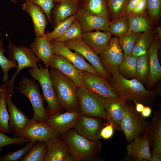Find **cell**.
<instances>
[{
	"instance_id": "cell-46",
	"label": "cell",
	"mask_w": 161,
	"mask_h": 161,
	"mask_svg": "<svg viewBox=\"0 0 161 161\" xmlns=\"http://www.w3.org/2000/svg\"><path fill=\"white\" fill-rule=\"evenodd\" d=\"M146 0H141L132 10L130 15H142L146 12Z\"/></svg>"
},
{
	"instance_id": "cell-41",
	"label": "cell",
	"mask_w": 161,
	"mask_h": 161,
	"mask_svg": "<svg viewBox=\"0 0 161 161\" xmlns=\"http://www.w3.org/2000/svg\"><path fill=\"white\" fill-rule=\"evenodd\" d=\"M30 141L29 139L18 136L12 138L4 133H0V152H2L4 146L11 145H21Z\"/></svg>"
},
{
	"instance_id": "cell-19",
	"label": "cell",
	"mask_w": 161,
	"mask_h": 161,
	"mask_svg": "<svg viewBox=\"0 0 161 161\" xmlns=\"http://www.w3.org/2000/svg\"><path fill=\"white\" fill-rule=\"evenodd\" d=\"M12 94L7 89H5V100L8 106L10 116L9 128L14 137H16L19 131L25 126L29 119L13 104L11 100Z\"/></svg>"
},
{
	"instance_id": "cell-23",
	"label": "cell",
	"mask_w": 161,
	"mask_h": 161,
	"mask_svg": "<svg viewBox=\"0 0 161 161\" xmlns=\"http://www.w3.org/2000/svg\"><path fill=\"white\" fill-rule=\"evenodd\" d=\"M126 101H119L110 98L105 99L106 120L108 123H112L114 127L119 131H121V123L125 113Z\"/></svg>"
},
{
	"instance_id": "cell-25",
	"label": "cell",
	"mask_w": 161,
	"mask_h": 161,
	"mask_svg": "<svg viewBox=\"0 0 161 161\" xmlns=\"http://www.w3.org/2000/svg\"><path fill=\"white\" fill-rule=\"evenodd\" d=\"M30 47L34 54L43 61L45 68L48 69L54 54L51 41L45 35L36 37Z\"/></svg>"
},
{
	"instance_id": "cell-10",
	"label": "cell",
	"mask_w": 161,
	"mask_h": 161,
	"mask_svg": "<svg viewBox=\"0 0 161 161\" xmlns=\"http://www.w3.org/2000/svg\"><path fill=\"white\" fill-rule=\"evenodd\" d=\"M59 136L47 124L45 120L38 121L33 117L29 119L17 135L34 143L39 141L45 142Z\"/></svg>"
},
{
	"instance_id": "cell-54",
	"label": "cell",
	"mask_w": 161,
	"mask_h": 161,
	"mask_svg": "<svg viewBox=\"0 0 161 161\" xmlns=\"http://www.w3.org/2000/svg\"><path fill=\"white\" fill-rule=\"evenodd\" d=\"M10 2L12 3L16 4L17 3V0H9Z\"/></svg>"
},
{
	"instance_id": "cell-6",
	"label": "cell",
	"mask_w": 161,
	"mask_h": 161,
	"mask_svg": "<svg viewBox=\"0 0 161 161\" xmlns=\"http://www.w3.org/2000/svg\"><path fill=\"white\" fill-rule=\"evenodd\" d=\"M7 46L10 60L18 63L17 70L11 78L6 82L7 89L12 94L14 89V82L17 75L21 70L28 67L33 68L38 67L37 63L40 61L33 53L31 49L24 46L18 47L14 44L9 38Z\"/></svg>"
},
{
	"instance_id": "cell-53",
	"label": "cell",
	"mask_w": 161,
	"mask_h": 161,
	"mask_svg": "<svg viewBox=\"0 0 161 161\" xmlns=\"http://www.w3.org/2000/svg\"><path fill=\"white\" fill-rule=\"evenodd\" d=\"M63 0H53V2L54 4H56L59 3Z\"/></svg>"
},
{
	"instance_id": "cell-34",
	"label": "cell",
	"mask_w": 161,
	"mask_h": 161,
	"mask_svg": "<svg viewBox=\"0 0 161 161\" xmlns=\"http://www.w3.org/2000/svg\"><path fill=\"white\" fill-rule=\"evenodd\" d=\"M47 150L45 142L37 141L21 161H44Z\"/></svg>"
},
{
	"instance_id": "cell-24",
	"label": "cell",
	"mask_w": 161,
	"mask_h": 161,
	"mask_svg": "<svg viewBox=\"0 0 161 161\" xmlns=\"http://www.w3.org/2000/svg\"><path fill=\"white\" fill-rule=\"evenodd\" d=\"M78 10L76 0H63L55 4L50 13L53 27L75 14Z\"/></svg>"
},
{
	"instance_id": "cell-26",
	"label": "cell",
	"mask_w": 161,
	"mask_h": 161,
	"mask_svg": "<svg viewBox=\"0 0 161 161\" xmlns=\"http://www.w3.org/2000/svg\"><path fill=\"white\" fill-rule=\"evenodd\" d=\"M81 25L83 32L92 31L94 30L109 31L108 21L103 17L86 14L78 10L75 14Z\"/></svg>"
},
{
	"instance_id": "cell-12",
	"label": "cell",
	"mask_w": 161,
	"mask_h": 161,
	"mask_svg": "<svg viewBox=\"0 0 161 161\" xmlns=\"http://www.w3.org/2000/svg\"><path fill=\"white\" fill-rule=\"evenodd\" d=\"M70 49L81 54L95 68L98 74L107 79L112 76L102 65L99 56L86 44L82 38L69 40L64 43Z\"/></svg>"
},
{
	"instance_id": "cell-43",
	"label": "cell",
	"mask_w": 161,
	"mask_h": 161,
	"mask_svg": "<svg viewBox=\"0 0 161 161\" xmlns=\"http://www.w3.org/2000/svg\"><path fill=\"white\" fill-rule=\"evenodd\" d=\"M0 52V66L3 73V81L7 82L9 80L8 72L9 70L12 68H17V63L15 61L8 59Z\"/></svg>"
},
{
	"instance_id": "cell-8",
	"label": "cell",
	"mask_w": 161,
	"mask_h": 161,
	"mask_svg": "<svg viewBox=\"0 0 161 161\" xmlns=\"http://www.w3.org/2000/svg\"><path fill=\"white\" fill-rule=\"evenodd\" d=\"M18 89L30 102L33 111L32 117L38 121L45 120L48 113L44 107V97L38 83L34 79L23 77L19 83Z\"/></svg>"
},
{
	"instance_id": "cell-45",
	"label": "cell",
	"mask_w": 161,
	"mask_h": 161,
	"mask_svg": "<svg viewBox=\"0 0 161 161\" xmlns=\"http://www.w3.org/2000/svg\"><path fill=\"white\" fill-rule=\"evenodd\" d=\"M106 125L102 129L100 132V136L101 138L104 139H108L110 138L114 133V126L112 123L108 124H104Z\"/></svg>"
},
{
	"instance_id": "cell-50",
	"label": "cell",
	"mask_w": 161,
	"mask_h": 161,
	"mask_svg": "<svg viewBox=\"0 0 161 161\" xmlns=\"http://www.w3.org/2000/svg\"><path fill=\"white\" fill-rule=\"evenodd\" d=\"M134 103L135 105V108L137 112L138 113H141L145 106L141 103L135 102Z\"/></svg>"
},
{
	"instance_id": "cell-42",
	"label": "cell",
	"mask_w": 161,
	"mask_h": 161,
	"mask_svg": "<svg viewBox=\"0 0 161 161\" xmlns=\"http://www.w3.org/2000/svg\"><path fill=\"white\" fill-rule=\"evenodd\" d=\"M147 8L149 16L154 22L159 18L161 13V0H146Z\"/></svg>"
},
{
	"instance_id": "cell-1",
	"label": "cell",
	"mask_w": 161,
	"mask_h": 161,
	"mask_svg": "<svg viewBox=\"0 0 161 161\" xmlns=\"http://www.w3.org/2000/svg\"><path fill=\"white\" fill-rule=\"evenodd\" d=\"M108 80L126 100L141 103L151 107L155 105L157 95L154 90L146 89L144 84L136 79H127L117 73Z\"/></svg>"
},
{
	"instance_id": "cell-44",
	"label": "cell",
	"mask_w": 161,
	"mask_h": 161,
	"mask_svg": "<svg viewBox=\"0 0 161 161\" xmlns=\"http://www.w3.org/2000/svg\"><path fill=\"white\" fill-rule=\"evenodd\" d=\"M30 2L41 7L45 12L48 22L52 25L50 17L51 12L54 5L53 0H19Z\"/></svg>"
},
{
	"instance_id": "cell-5",
	"label": "cell",
	"mask_w": 161,
	"mask_h": 161,
	"mask_svg": "<svg viewBox=\"0 0 161 161\" xmlns=\"http://www.w3.org/2000/svg\"><path fill=\"white\" fill-rule=\"evenodd\" d=\"M77 95L81 115L106 120L105 99L93 93L83 83L78 87Z\"/></svg>"
},
{
	"instance_id": "cell-38",
	"label": "cell",
	"mask_w": 161,
	"mask_h": 161,
	"mask_svg": "<svg viewBox=\"0 0 161 161\" xmlns=\"http://www.w3.org/2000/svg\"><path fill=\"white\" fill-rule=\"evenodd\" d=\"M129 31V26L126 16L121 17L113 21H110L109 32L117 37L123 35Z\"/></svg>"
},
{
	"instance_id": "cell-33",
	"label": "cell",
	"mask_w": 161,
	"mask_h": 161,
	"mask_svg": "<svg viewBox=\"0 0 161 161\" xmlns=\"http://www.w3.org/2000/svg\"><path fill=\"white\" fill-rule=\"evenodd\" d=\"M149 73V59L147 51L145 53L137 57L135 79L143 84H146Z\"/></svg>"
},
{
	"instance_id": "cell-18",
	"label": "cell",
	"mask_w": 161,
	"mask_h": 161,
	"mask_svg": "<svg viewBox=\"0 0 161 161\" xmlns=\"http://www.w3.org/2000/svg\"><path fill=\"white\" fill-rule=\"evenodd\" d=\"M49 67L60 71L72 80L78 87L83 83L82 71L61 55L54 53Z\"/></svg>"
},
{
	"instance_id": "cell-35",
	"label": "cell",
	"mask_w": 161,
	"mask_h": 161,
	"mask_svg": "<svg viewBox=\"0 0 161 161\" xmlns=\"http://www.w3.org/2000/svg\"><path fill=\"white\" fill-rule=\"evenodd\" d=\"M129 0H107V5L109 18L111 21L124 16Z\"/></svg>"
},
{
	"instance_id": "cell-48",
	"label": "cell",
	"mask_w": 161,
	"mask_h": 161,
	"mask_svg": "<svg viewBox=\"0 0 161 161\" xmlns=\"http://www.w3.org/2000/svg\"><path fill=\"white\" fill-rule=\"evenodd\" d=\"M151 113V109L150 107L145 106L141 112V115L144 118L148 117Z\"/></svg>"
},
{
	"instance_id": "cell-36",
	"label": "cell",
	"mask_w": 161,
	"mask_h": 161,
	"mask_svg": "<svg viewBox=\"0 0 161 161\" xmlns=\"http://www.w3.org/2000/svg\"><path fill=\"white\" fill-rule=\"evenodd\" d=\"M142 33L129 31L118 37L119 42L123 52V57L131 55L135 43Z\"/></svg>"
},
{
	"instance_id": "cell-30",
	"label": "cell",
	"mask_w": 161,
	"mask_h": 161,
	"mask_svg": "<svg viewBox=\"0 0 161 161\" xmlns=\"http://www.w3.org/2000/svg\"><path fill=\"white\" fill-rule=\"evenodd\" d=\"M127 17L129 31L142 33L153 27L154 22L146 12L142 15H130Z\"/></svg>"
},
{
	"instance_id": "cell-32",
	"label": "cell",
	"mask_w": 161,
	"mask_h": 161,
	"mask_svg": "<svg viewBox=\"0 0 161 161\" xmlns=\"http://www.w3.org/2000/svg\"><path fill=\"white\" fill-rule=\"evenodd\" d=\"M6 83L1 86L0 96V133H10L9 126L10 116L6 106L5 98Z\"/></svg>"
},
{
	"instance_id": "cell-31",
	"label": "cell",
	"mask_w": 161,
	"mask_h": 161,
	"mask_svg": "<svg viewBox=\"0 0 161 161\" xmlns=\"http://www.w3.org/2000/svg\"><path fill=\"white\" fill-rule=\"evenodd\" d=\"M137 57L131 55L123 57L119 67V74L127 79H135Z\"/></svg>"
},
{
	"instance_id": "cell-37",
	"label": "cell",
	"mask_w": 161,
	"mask_h": 161,
	"mask_svg": "<svg viewBox=\"0 0 161 161\" xmlns=\"http://www.w3.org/2000/svg\"><path fill=\"white\" fill-rule=\"evenodd\" d=\"M77 16L75 14L60 22L51 32H47L45 36L50 41L56 39L63 36Z\"/></svg>"
},
{
	"instance_id": "cell-28",
	"label": "cell",
	"mask_w": 161,
	"mask_h": 161,
	"mask_svg": "<svg viewBox=\"0 0 161 161\" xmlns=\"http://www.w3.org/2000/svg\"><path fill=\"white\" fill-rule=\"evenodd\" d=\"M78 10L92 15L101 16L110 21L107 0H76Z\"/></svg>"
},
{
	"instance_id": "cell-14",
	"label": "cell",
	"mask_w": 161,
	"mask_h": 161,
	"mask_svg": "<svg viewBox=\"0 0 161 161\" xmlns=\"http://www.w3.org/2000/svg\"><path fill=\"white\" fill-rule=\"evenodd\" d=\"M102 119L80 115L73 128L79 135L92 141L100 140L101 131L103 127Z\"/></svg>"
},
{
	"instance_id": "cell-51",
	"label": "cell",
	"mask_w": 161,
	"mask_h": 161,
	"mask_svg": "<svg viewBox=\"0 0 161 161\" xmlns=\"http://www.w3.org/2000/svg\"><path fill=\"white\" fill-rule=\"evenodd\" d=\"M1 37V34L0 33V52L4 54L5 52V49L4 44L0 39Z\"/></svg>"
},
{
	"instance_id": "cell-11",
	"label": "cell",
	"mask_w": 161,
	"mask_h": 161,
	"mask_svg": "<svg viewBox=\"0 0 161 161\" xmlns=\"http://www.w3.org/2000/svg\"><path fill=\"white\" fill-rule=\"evenodd\" d=\"M99 56L102 65L109 74L112 76L119 73L123 54L118 38H111L107 47Z\"/></svg>"
},
{
	"instance_id": "cell-16",
	"label": "cell",
	"mask_w": 161,
	"mask_h": 161,
	"mask_svg": "<svg viewBox=\"0 0 161 161\" xmlns=\"http://www.w3.org/2000/svg\"><path fill=\"white\" fill-rule=\"evenodd\" d=\"M47 150L44 161H75L68 145L61 136L45 141Z\"/></svg>"
},
{
	"instance_id": "cell-22",
	"label": "cell",
	"mask_w": 161,
	"mask_h": 161,
	"mask_svg": "<svg viewBox=\"0 0 161 161\" xmlns=\"http://www.w3.org/2000/svg\"><path fill=\"white\" fill-rule=\"evenodd\" d=\"M126 147L127 156L137 161H150L151 153L146 134L133 140Z\"/></svg>"
},
{
	"instance_id": "cell-4",
	"label": "cell",
	"mask_w": 161,
	"mask_h": 161,
	"mask_svg": "<svg viewBox=\"0 0 161 161\" xmlns=\"http://www.w3.org/2000/svg\"><path fill=\"white\" fill-rule=\"evenodd\" d=\"M149 122L136 111L133 102L126 100V109L120 125L121 131L128 142L145 134Z\"/></svg>"
},
{
	"instance_id": "cell-17",
	"label": "cell",
	"mask_w": 161,
	"mask_h": 161,
	"mask_svg": "<svg viewBox=\"0 0 161 161\" xmlns=\"http://www.w3.org/2000/svg\"><path fill=\"white\" fill-rule=\"evenodd\" d=\"M51 41L54 53L63 56L82 71L98 75L93 66L87 62L85 58L80 53L76 51L72 52L63 43Z\"/></svg>"
},
{
	"instance_id": "cell-15",
	"label": "cell",
	"mask_w": 161,
	"mask_h": 161,
	"mask_svg": "<svg viewBox=\"0 0 161 161\" xmlns=\"http://www.w3.org/2000/svg\"><path fill=\"white\" fill-rule=\"evenodd\" d=\"M160 40L156 34L148 50L149 73L146 85L149 89L161 79V67L158 56V51L161 46Z\"/></svg>"
},
{
	"instance_id": "cell-9",
	"label": "cell",
	"mask_w": 161,
	"mask_h": 161,
	"mask_svg": "<svg viewBox=\"0 0 161 161\" xmlns=\"http://www.w3.org/2000/svg\"><path fill=\"white\" fill-rule=\"evenodd\" d=\"M83 83L93 93L104 99L126 100L112 85L108 80L99 75L82 71Z\"/></svg>"
},
{
	"instance_id": "cell-29",
	"label": "cell",
	"mask_w": 161,
	"mask_h": 161,
	"mask_svg": "<svg viewBox=\"0 0 161 161\" xmlns=\"http://www.w3.org/2000/svg\"><path fill=\"white\" fill-rule=\"evenodd\" d=\"M156 34L157 29L153 27L142 33L139 36L135 43L131 55L138 57L145 53Z\"/></svg>"
},
{
	"instance_id": "cell-7",
	"label": "cell",
	"mask_w": 161,
	"mask_h": 161,
	"mask_svg": "<svg viewBox=\"0 0 161 161\" xmlns=\"http://www.w3.org/2000/svg\"><path fill=\"white\" fill-rule=\"evenodd\" d=\"M39 67L29 70L30 76L38 81L41 87L44 100L46 102L48 115L56 112H61L62 109L58 102L48 69L43 67L41 64Z\"/></svg>"
},
{
	"instance_id": "cell-20",
	"label": "cell",
	"mask_w": 161,
	"mask_h": 161,
	"mask_svg": "<svg viewBox=\"0 0 161 161\" xmlns=\"http://www.w3.org/2000/svg\"><path fill=\"white\" fill-rule=\"evenodd\" d=\"M21 7L30 16L36 37L44 36L46 27L48 23L46 15L39 7L29 1L22 4Z\"/></svg>"
},
{
	"instance_id": "cell-27",
	"label": "cell",
	"mask_w": 161,
	"mask_h": 161,
	"mask_svg": "<svg viewBox=\"0 0 161 161\" xmlns=\"http://www.w3.org/2000/svg\"><path fill=\"white\" fill-rule=\"evenodd\" d=\"M112 35L109 31L102 32L96 30L83 33L82 38L97 54L99 55L107 47Z\"/></svg>"
},
{
	"instance_id": "cell-21",
	"label": "cell",
	"mask_w": 161,
	"mask_h": 161,
	"mask_svg": "<svg viewBox=\"0 0 161 161\" xmlns=\"http://www.w3.org/2000/svg\"><path fill=\"white\" fill-rule=\"evenodd\" d=\"M147 135L151 154L161 153V110L154 112V117L145 133Z\"/></svg>"
},
{
	"instance_id": "cell-3",
	"label": "cell",
	"mask_w": 161,
	"mask_h": 161,
	"mask_svg": "<svg viewBox=\"0 0 161 161\" xmlns=\"http://www.w3.org/2000/svg\"><path fill=\"white\" fill-rule=\"evenodd\" d=\"M58 103L67 112H80L77 95L78 87L70 78L59 70L53 68L49 70Z\"/></svg>"
},
{
	"instance_id": "cell-47",
	"label": "cell",
	"mask_w": 161,
	"mask_h": 161,
	"mask_svg": "<svg viewBox=\"0 0 161 161\" xmlns=\"http://www.w3.org/2000/svg\"><path fill=\"white\" fill-rule=\"evenodd\" d=\"M140 1L141 0H129L126 9L124 16L127 17L129 16L132 10Z\"/></svg>"
},
{
	"instance_id": "cell-13",
	"label": "cell",
	"mask_w": 161,
	"mask_h": 161,
	"mask_svg": "<svg viewBox=\"0 0 161 161\" xmlns=\"http://www.w3.org/2000/svg\"><path fill=\"white\" fill-rule=\"evenodd\" d=\"M80 115V112H56L48 114L45 121L49 127L61 136L73 128Z\"/></svg>"
},
{
	"instance_id": "cell-52",
	"label": "cell",
	"mask_w": 161,
	"mask_h": 161,
	"mask_svg": "<svg viewBox=\"0 0 161 161\" xmlns=\"http://www.w3.org/2000/svg\"><path fill=\"white\" fill-rule=\"evenodd\" d=\"M157 29V34L159 38L161 39V27L160 26L158 27Z\"/></svg>"
},
{
	"instance_id": "cell-55",
	"label": "cell",
	"mask_w": 161,
	"mask_h": 161,
	"mask_svg": "<svg viewBox=\"0 0 161 161\" xmlns=\"http://www.w3.org/2000/svg\"><path fill=\"white\" fill-rule=\"evenodd\" d=\"M1 86H0V96L1 95Z\"/></svg>"
},
{
	"instance_id": "cell-49",
	"label": "cell",
	"mask_w": 161,
	"mask_h": 161,
	"mask_svg": "<svg viewBox=\"0 0 161 161\" xmlns=\"http://www.w3.org/2000/svg\"><path fill=\"white\" fill-rule=\"evenodd\" d=\"M161 153L151 154L150 161H161Z\"/></svg>"
},
{
	"instance_id": "cell-2",
	"label": "cell",
	"mask_w": 161,
	"mask_h": 161,
	"mask_svg": "<svg viewBox=\"0 0 161 161\" xmlns=\"http://www.w3.org/2000/svg\"><path fill=\"white\" fill-rule=\"evenodd\" d=\"M67 144L75 161H95L101 160L102 150L100 140L92 141L78 134L72 128L61 136Z\"/></svg>"
},
{
	"instance_id": "cell-39",
	"label": "cell",
	"mask_w": 161,
	"mask_h": 161,
	"mask_svg": "<svg viewBox=\"0 0 161 161\" xmlns=\"http://www.w3.org/2000/svg\"><path fill=\"white\" fill-rule=\"evenodd\" d=\"M83 33L82 27L77 17L63 36L52 41L64 43L67 40L82 38Z\"/></svg>"
},
{
	"instance_id": "cell-40",
	"label": "cell",
	"mask_w": 161,
	"mask_h": 161,
	"mask_svg": "<svg viewBox=\"0 0 161 161\" xmlns=\"http://www.w3.org/2000/svg\"><path fill=\"white\" fill-rule=\"evenodd\" d=\"M35 143L30 141L21 149L8 153L5 155L0 157V161H21L28 154Z\"/></svg>"
}]
</instances>
